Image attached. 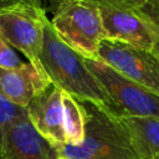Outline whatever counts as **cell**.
<instances>
[{
  "mask_svg": "<svg viewBox=\"0 0 159 159\" xmlns=\"http://www.w3.org/2000/svg\"><path fill=\"white\" fill-rule=\"evenodd\" d=\"M40 62L52 86L63 89L80 102H87L113 113L109 98L86 66L84 58L57 36L50 19L45 26Z\"/></svg>",
  "mask_w": 159,
  "mask_h": 159,
  "instance_id": "cell-1",
  "label": "cell"
},
{
  "mask_svg": "<svg viewBox=\"0 0 159 159\" xmlns=\"http://www.w3.org/2000/svg\"><path fill=\"white\" fill-rule=\"evenodd\" d=\"M25 111L34 128L52 148L82 144L87 122L86 109L63 89L51 84L35 97Z\"/></svg>",
  "mask_w": 159,
  "mask_h": 159,
  "instance_id": "cell-2",
  "label": "cell"
},
{
  "mask_svg": "<svg viewBox=\"0 0 159 159\" xmlns=\"http://www.w3.org/2000/svg\"><path fill=\"white\" fill-rule=\"evenodd\" d=\"M106 40L152 51L159 41V0H96Z\"/></svg>",
  "mask_w": 159,
  "mask_h": 159,
  "instance_id": "cell-3",
  "label": "cell"
},
{
  "mask_svg": "<svg viewBox=\"0 0 159 159\" xmlns=\"http://www.w3.org/2000/svg\"><path fill=\"white\" fill-rule=\"evenodd\" d=\"M87 113L86 133L81 145H63L57 157L71 159H140L117 116L94 104L81 102Z\"/></svg>",
  "mask_w": 159,
  "mask_h": 159,
  "instance_id": "cell-4",
  "label": "cell"
},
{
  "mask_svg": "<svg viewBox=\"0 0 159 159\" xmlns=\"http://www.w3.org/2000/svg\"><path fill=\"white\" fill-rule=\"evenodd\" d=\"M50 22L57 36L80 56L97 60L106 35L96 0L60 1Z\"/></svg>",
  "mask_w": 159,
  "mask_h": 159,
  "instance_id": "cell-5",
  "label": "cell"
},
{
  "mask_svg": "<svg viewBox=\"0 0 159 159\" xmlns=\"http://www.w3.org/2000/svg\"><path fill=\"white\" fill-rule=\"evenodd\" d=\"M47 20L46 10L40 1H0V35L43 75L40 55Z\"/></svg>",
  "mask_w": 159,
  "mask_h": 159,
  "instance_id": "cell-6",
  "label": "cell"
},
{
  "mask_svg": "<svg viewBox=\"0 0 159 159\" xmlns=\"http://www.w3.org/2000/svg\"><path fill=\"white\" fill-rule=\"evenodd\" d=\"M84 63L109 98L113 114L159 118L158 94L128 80L98 60L84 58Z\"/></svg>",
  "mask_w": 159,
  "mask_h": 159,
  "instance_id": "cell-7",
  "label": "cell"
},
{
  "mask_svg": "<svg viewBox=\"0 0 159 159\" xmlns=\"http://www.w3.org/2000/svg\"><path fill=\"white\" fill-rule=\"evenodd\" d=\"M97 60L159 96V58L153 51L103 40Z\"/></svg>",
  "mask_w": 159,
  "mask_h": 159,
  "instance_id": "cell-8",
  "label": "cell"
},
{
  "mask_svg": "<svg viewBox=\"0 0 159 159\" xmlns=\"http://www.w3.org/2000/svg\"><path fill=\"white\" fill-rule=\"evenodd\" d=\"M52 148L34 128L26 111L4 128L0 143V159H57Z\"/></svg>",
  "mask_w": 159,
  "mask_h": 159,
  "instance_id": "cell-9",
  "label": "cell"
},
{
  "mask_svg": "<svg viewBox=\"0 0 159 159\" xmlns=\"http://www.w3.org/2000/svg\"><path fill=\"white\" fill-rule=\"evenodd\" d=\"M50 86L48 78L29 62L11 70L0 67V96L19 108L26 109Z\"/></svg>",
  "mask_w": 159,
  "mask_h": 159,
  "instance_id": "cell-10",
  "label": "cell"
},
{
  "mask_svg": "<svg viewBox=\"0 0 159 159\" xmlns=\"http://www.w3.org/2000/svg\"><path fill=\"white\" fill-rule=\"evenodd\" d=\"M140 159H159V118L117 116Z\"/></svg>",
  "mask_w": 159,
  "mask_h": 159,
  "instance_id": "cell-11",
  "label": "cell"
},
{
  "mask_svg": "<svg viewBox=\"0 0 159 159\" xmlns=\"http://www.w3.org/2000/svg\"><path fill=\"white\" fill-rule=\"evenodd\" d=\"M21 65H22V62H21L20 57L17 56V53L0 35V67L11 70V68H16Z\"/></svg>",
  "mask_w": 159,
  "mask_h": 159,
  "instance_id": "cell-12",
  "label": "cell"
},
{
  "mask_svg": "<svg viewBox=\"0 0 159 159\" xmlns=\"http://www.w3.org/2000/svg\"><path fill=\"white\" fill-rule=\"evenodd\" d=\"M25 109L19 108L11 103H9L5 98L0 96V143H1V135L4 132V128L10 123L14 118L20 116Z\"/></svg>",
  "mask_w": 159,
  "mask_h": 159,
  "instance_id": "cell-13",
  "label": "cell"
},
{
  "mask_svg": "<svg viewBox=\"0 0 159 159\" xmlns=\"http://www.w3.org/2000/svg\"><path fill=\"white\" fill-rule=\"evenodd\" d=\"M152 51H153V52L155 53V56L159 58V41H158V42L154 45V47H153V50H152Z\"/></svg>",
  "mask_w": 159,
  "mask_h": 159,
  "instance_id": "cell-14",
  "label": "cell"
},
{
  "mask_svg": "<svg viewBox=\"0 0 159 159\" xmlns=\"http://www.w3.org/2000/svg\"><path fill=\"white\" fill-rule=\"evenodd\" d=\"M57 159H71V158H66V157H58Z\"/></svg>",
  "mask_w": 159,
  "mask_h": 159,
  "instance_id": "cell-15",
  "label": "cell"
}]
</instances>
